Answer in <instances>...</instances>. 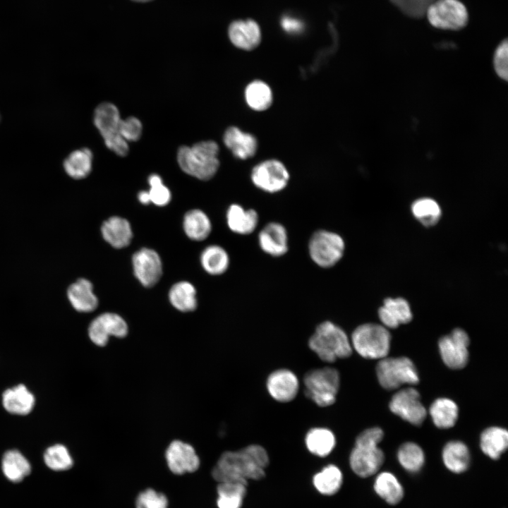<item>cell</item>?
<instances>
[{
  "instance_id": "obj_1",
  "label": "cell",
  "mask_w": 508,
  "mask_h": 508,
  "mask_svg": "<svg viewBox=\"0 0 508 508\" xmlns=\"http://www.w3.org/2000/svg\"><path fill=\"white\" fill-rule=\"evenodd\" d=\"M269 464L265 449L259 445H250L238 451H227L219 457L212 471L213 478L219 483L260 480Z\"/></svg>"
},
{
  "instance_id": "obj_2",
  "label": "cell",
  "mask_w": 508,
  "mask_h": 508,
  "mask_svg": "<svg viewBox=\"0 0 508 508\" xmlns=\"http://www.w3.org/2000/svg\"><path fill=\"white\" fill-rule=\"evenodd\" d=\"M308 344L320 360L327 363H333L337 358H346L353 351L347 334L341 327L329 320L317 325Z\"/></svg>"
},
{
  "instance_id": "obj_3",
  "label": "cell",
  "mask_w": 508,
  "mask_h": 508,
  "mask_svg": "<svg viewBox=\"0 0 508 508\" xmlns=\"http://www.w3.org/2000/svg\"><path fill=\"white\" fill-rule=\"evenodd\" d=\"M218 152L219 146L214 141H201L192 147H181L177 161L185 173L207 181L212 179L219 169Z\"/></svg>"
},
{
  "instance_id": "obj_4",
  "label": "cell",
  "mask_w": 508,
  "mask_h": 508,
  "mask_svg": "<svg viewBox=\"0 0 508 508\" xmlns=\"http://www.w3.org/2000/svg\"><path fill=\"white\" fill-rule=\"evenodd\" d=\"M350 341L353 349L361 356L380 360L389 353L391 334L382 325L364 323L355 328Z\"/></svg>"
},
{
  "instance_id": "obj_5",
  "label": "cell",
  "mask_w": 508,
  "mask_h": 508,
  "mask_svg": "<svg viewBox=\"0 0 508 508\" xmlns=\"http://www.w3.org/2000/svg\"><path fill=\"white\" fill-rule=\"evenodd\" d=\"M305 395L316 405L326 407L332 405L339 389L340 376L332 367L313 369L303 377Z\"/></svg>"
},
{
  "instance_id": "obj_6",
  "label": "cell",
  "mask_w": 508,
  "mask_h": 508,
  "mask_svg": "<svg viewBox=\"0 0 508 508\" xmlns=\"http://www.w3.org/2000/svg\"><path fill=\"white\" fill-rule=\"evenodd\" d=\"M346 243L338 233L325 229L315 231L308 241V253L317 266L328 269L335 266L343 258Z\"/></svg>"
},
{
  "instance_id": "obj_7",
  "label": "cell",
  "mask_w": 508,
  "mask_h": 508,
  "mask_svg": "<svg viewBox=\"0 0 508 508\" xmlns=\"http://www.w3.org/2000/svg\"><path fill=\"white\" fill-rule=\"evenodd\" d=\"M380 385L387 390L396 389L404 385H413L419 382V376L413 361L407 357H385L376 366Z\"/></svg>"
},
{
  "instance_id": "obj_8",
  "label": "cell",
  "mask_w": 508,
  "mask_h": 508,
  "mask_svg": "<svg viewBox=\"0 0 508 508\" xmlns=\"http://www.w3.org/2000/svg\"><path fill=\"white\" fill-rule=\"evenodd\" d=\"M120 121L119 111L111 103H102L95 111L94 123L106 146L116 155L125 156L128 152V145L119 133Z\"/></svg>"
},
{
  "instance_id": "obj_9",
  "label": "cell",
  "mask_w": 508,
  "mask_h": 508,
  "mask_svg": "<svg viewBox=\"0 0 508 508\" xmlns=\"http://www.w3.org/2000/svg\"><path fill=\"white\" fill-rule=\"evenodd\" d=\"M425 16L430 24L437 29L459 30L468 22V13L459 0H435Z\"/></svg>"
},
{
  "instance_id": "obj_10",
  "label": "cell",
  "mask_w": 508,
  "mask_h": 508,
  "mask_svg": "<svg viewBox=\"0 0 508 508\" xmlns=\"http://www.w3.org/2000/svg\"><path fill=\"white\" fill-rule=\"evenodd\" d=\"M250 179L253 185L260 190L275 193L286 187L289 174L283 163L277 159H268L253 167Z\"/></svg>"
},
{
  "instance_id": "obj_11",
  "label": "cell",
  "mask_w": 508,
  "mask_h": 508,
  "mask_svg": "<svg viewBox=\"0 0 508 508\" xmlns=\"http://www.w3.org/2000/svg\"><path fill=\"white\" fill-rule=\"evenodd\" d=\"M469 343L468 334L461 328H455L449 334L441 337L438 347L444 363L454 370L464 368L468 361Z\"/></svg>"
},
{
  "instance_id": "obj_12",
  "label": "cell",
  "mask_w": 508,
  "mask_h": 508,
  "mask_svg": "<svg viewBox=\"0 0 508 508\" xmlns=\"http://www.w3.org/2000/svg\"><path fill=\"white\" fill-rule=\"evenodd\" d=\"M389 406L393 413L414 425H421L427 416L420 394L413 387L404 388L396 392Z\"/></svg>"
},
{
  "instance_id": "obj_13",
  "label": "cell",
  "mask_w": 508,
  "mask_h": 508,
  "mask_svg": "<svg viewBox=\"0 0 508 508\" xmlns=\"http://www.w3.org/2000/svg\"><path fill=\"white\" fill-rule=\"evenodd\" d=\"M128 333L126 321L118 314L104 313L95 318L88 327L91 341L99 346L107 344L110 336L124 337Z\"/></svg>"
},
{
  "instance_id": "obj_14",
  "label": "cell",
  "mask_w": 508,
  "mask_h": 508,
  "mask_svg": "<svg viewBox=\"0 0 508 508\" xmlns=\"http://www.w3.org/2000/svg\"><path fill=\"white\" fill-rule=\"evenodd\" d=\"M258 244L265 254L279 258L287 253L289 249V233L285 226L279 222H270L259 231Z\"/></svg>"
},
{
  "instance_id": "obj_15",
  "label": "cell",
  "mask_w": 508,
  "mask_h": 508,
  "mask_svg": "<svg viewBox=\"0 0 508 508\" xmlns=\"http://www.w3.org/2000/svg\"><path fill=\"white\" fill-rule=\"evenodd\" d=\"M132 264L135 277L145 287L153 286L162 277V260L152 249L143 248L135 252Z\"/></svg>"
},
{
  "instance_id": "obj_16",
  "label": "cell",
  "mask_w": 508,
  "mask_h": 508,
  "mask_svg": "<svg viewBox=\"0 0 508 508\" xmlns=\"http://www.w3.org/2000/svg\"><path fill=\"white\" fill-rule=\"evenodd\" d=\"M385 461V454L378 446L355 445L349 456V464L361 478L375 475Z\"/></svg>"
},
{
  "instance_id": "obj_17",
  "label": "cell",
  "mask_w": 508,
  "mask_h": 508,
  "mask_svg": "<svg viewBox=\"0 0 508 508\" xmlns=\"http://www.w3.org/2000/svg\"><path fill=\"white\" fill-rule=\"evenodd\" d=\"M165 458L169 470L176 475L193 473L200 466V459L194 448L180 440L170 443L166 450Z\"/></svg>"
},
{
  "instance_id": "obj_18",
  "label": "cell",
  "mask_w": 508,
  "mask_h": 508,
  "mask_svg": "<svg viewBox=\"0 0 508 508\" xmlns=\"http://www.w3.org/2000/svg\"><path fill=\"white\" fill-rule=\"evenodd\" d=\"M266 387L269 394L275 401L287 403L297 396L299 389V381L296 374L286 368H280L272 371L266 380Z\"/></svg>"
},
{
  "instance_id": "obj_19",
  "label": "cell",
  "mask_w": 508,
  "mask_h": 508,
  "mask_svg": "<svg viewBox=\"0 0 508 508\" xmlns=\"http://www.w3.org/2000/svg\"><path fill=\"white\" fill-rule=\"evenodd\" d=\"M228 34L234 46L246 51L254 49L261 41L260 26L252 19L232 22L229 27Z\"/></svg>"
},
{
  "instance_id": "obj_20",
  "label": "cell",
  "mask_w": 508,
  "mask_h": 508,
  "mask_svg": "<svg viewBox=\"0 0 508 508\" xmlns=\"http://www.w3.org/2000/svg\"><path fill=\"white\" fill-rule=\"evenodd\" d=\"M259 214L253 208H246L238 203L227 208L226 220L229 229L234 233L246 236L253 233L258 226Z\"/></svg>"
},
{
  "instance_id": "obj_21",
  "label": "cell",
  "mask_w": 508,
  "mask_h": 508,
  "mask_svg": "<svg viewBox=\"0 0 508 508\" xmlns=\"http://www.w3.org/2000/svg\"><path fill=\"white\" fill-rule=\"evenodd\" d=\"M378 317L386 328L394 329L411 321L413 314L409 302L404 298H387L378 310Z\"/></svg>"
},
{
  "instance_id": "obj_22",
  "label": "cell",
  "mask_w": 508,
  "mask_h": 508,
  "mask_svg": "<svg viewBox=\"0 0 508 508\" xmlns=\"http://www.w3.org/2000/svg\"><path fill=\"white\" fill-rule=\"evenodd\" d=\"M223 140L233 155L241 159L252 157L258 149L255 137L236 126H231L226 130Z\"/></svg>"
},
{
  "instance_id": "obj_23",
  "label": "cell",
  "mask_w": 508,
  "mask_h": 508,
  "mask_svg": "<svg viewBox=\"0 0 508 508\" xmlns=\"http://www.w3.org/2000/svg\"><path fill=\"white\" fill-rule=\"evenodd\" d=\"M67 297L72 307L81 313H90L97 308L98 299L89 280L80 278L67 289Z\"/></svg>"
},
{
  "instance_id": "obj_24",
  "label": "cell",
  "mask_w": 508,
  "mask_h": 508,
  "mask_svg": "<svg viewBox=\"0 0 508 508\" xmlns=\"http://www.w3.org/2000/svg\"><path fill=\"white\" fill-rule=\"evenodd\" d=\"M104 239L116 248L128 246L133 237L131 226L124 218L114 216L104 221L101 227Z\"/></svg>"
},
{
  "instance_id": "obj_25",
  "label": "cell",
  "mask_w": 508,
  "mask_h": 508,
  "mask_svg": "<svg viewBox=\"0 0 508 508\" xmlns=\"http://www.w3.org/2000/svg\"><path fill=\"white\" fill-rule=\"evenodd\" d=\"M35 397L23 385H19L4 391L2 394L4 408L16 415H27L35 406Z\"/></svg>"
},
{
  "instance_id": "obj_26",
  "label": "cell",
  "mask_w": 508,
  "mask_h": 508,
  "mask_svg": "<svg viewBox=\"0 0 508 508\" xmlns=\"http://www.w3.org/2000/svg\"><path fill=\"white\" fill-rule=\"evenodd\" d=\"M442 459L445 466L452 473L460 474L468 470L471 454L468 447L462 442H448L443 447Z\"/></svg>"
},
{
  "instance_id": "obj_27",
  "label": "cell",
  "mask_w": 508,
  "mask_h": 508,
  "mask_svg": "<svg viewBox=\"0 0 508 508\" xmlns=\"http://www.w3.org/2000/svg\"><path fill=\"white\" fill-rule=\"evenodd\" d=\"M373 489L378 497L390 505L401 502L404 489L397 477L389 471L379 473L375 478Z\"/></svg>"
},
{
  "instance_id": "obj_28",
  "label": "cell",
  "mask_w": 508,
  "mask_h": 508,
  "mask_svg": "<svg viewBox=\"0 0 508 508\" xmlns=\"http://www.w3.org/2000/svg\"><path fill=\"white\" fill-rule=\"evenodd\" d=\"M480 447L487 456L497 460L508 447L507 430L497 426L486 428L480 435Z\"/></svg>"
},
{
  "instance_id": "obj_29",
  "label": "cell",
  "mask_w": 508,
  "mask_h": 508,
  "mask_svg": "<svg viewBox=\"0 0 508 508\" xmlns=\"http://www.w3.org/2000/svg\"><path fill=\"white\" fill-rule=\"evenodd\" d=\"M305 443L310 453L320 457H324L329 454L334 449L336 438L331 430L327 428L315 427L307 432Z\"/></svg>"
},
{
  "instance_id": "obj_30",
  "label": "cell",
  "mask_w": 508,
  "mask_h": 508,
  "mask_svg": "<svg viewBox=\"0 0 508 508\" xmlns=\"http://www.w3.org/2000/svg\"><path fill=\"white\" fill-rule=\"evenodd\" d=\"M429 413L436 427L447 429L455 425L458 419L459 409L453 400L442 397L433 402Z\"/></svg>"
},
{
  "instance_id": "obj_31",
  "label": "cell",
  "mask_w": 508,
  "mask_h": 508,
  "mask_svg": "<svg viewBox=\"0 0 508 508\" xmlns=\"http://www.w3.org/2000/svg\"><path fill=\"white\" fill-rule=\"evenodd\" d=\"M183 227L188 238L194 241H202L211 233L212 223L203 211L195 209L189 210L184 215Z\"/></svg>"
},
{
  "instance_id": "obj_32",
  "label": "cell",
  "mask_w": 508,
  "mask_h": 508,
  "mask_svg": "<svg viewBox=\"0 0 508 508\" xmlns=\"http://www.w3.org/2000/svg\"><path fill=\"white\" fill-rule=\"evenodd\" d=\"M200 262L202 268L208 274L221 275L228 270L230 258L224 248L218 245H211L202 252Z\"/></svg>"
},
{
  "instance_id": "obj_33",
  "label": "cell",
  "mask_w": 508,
  "mask_h": 508,
  "mask_svg": "<svg viewBox=\"0 0 508 508\" xmlns=\"http://www.w3.org/2000/svg\"><path fill=\"white\" fill-rule=\"evenodd\" d=\"M169 299L171 305L181 312L193 311L198 305L196 290L186 281L179 282L171 287Z\"/></svg>"
},
{
  "instance_id": "obj_34",
  "label": "cell",
  "mask_w": 508,
  "mask_h": 508,
  "mask_svg": "<svg viewBox=\"0 0 508 508\" xmlns=\"http://www.w3.org/2000/svg\"><path fill=\"white\" fill-rule=\"evenodd\" d=\"M2 471L9 480L18 483L30 474L31 466L19 451L12 449L7 451L3 456Z\"/></svg>"
},
{
  "instance_id": "obj_35",
  "label": "cell",
  "mask_w": 508,
  "mask_h": 508,
  "mask_svg": "<svg viewBox=\"0 0 508 508\" xmlns=\"http://www.w3.org/2000/svg\"><path fill=\"white\" fill-rule=\"evenodd\" d=\"M246 483L239 482H222L217 486L218 508H241L246 493Z\"/></svg>"
},
{
  "instance_id": "obj_36",
  "label": "cell",
  "mask_w": 508,
  "mask_h": 508,
  "mask_svg": "<svg viewBox=\"0 0 508 508\" xmlns=\"http://www.w3.org/2000/svg\"><path fill=\"white\" fill-rule=\"evenodd\" d=\"M245 99L252 109L265 111L272 103V92L270 86L259 80L250 83L245 89Z\"/></svg>"
},
{
  "instance_id": "obj_37",
  "label": "cell",
  "mask_w": 508,
  "mask_h": 508,
  "mask_svg": "<svg viewBox=\"0 0 508 508\" xmlns=\"http://www.w3.org/2000/svg\"><path fill=\"white\" fill-rule=\"evenodd\" d=\"M92 155L87 148L71 152L64 162V167L68 176L75 179L86 177L92 169Z\"/></svg>"
},
{
  "instance_id": "obj_38",
  "label": "cell",
  "mask_w": 508,
  "mask_h": 508,
  "mask_svg": "<svg viewBox=\"0 0 508 508\" xmlns=\"http://www.w3.org/2000/svg\"><path fill=\"white\" fill-rule=\"evenodd\" d=\"M397 459L405 471L410 473H417L425 464V454L418 444L407 442L399 447Z\"/></svg>"
},
{
  "instance_id": "obj_39",
  "label": "cell",
  "mask_w": 508,
  "mask_h": 508,
  "mask_svg": "<svg viewBox=\"0 0 508 508\" xmlns=\"http://www.w3.org/2000/svg\"><path fill=\"white\" fill-rule=\"evenodd\" d=\"M343 476L340 469L329 464L313 477V485L322 494L331 495L339 491L342 484Z\"/></svg>"
},
{
  "instance_id": "obj_40",
  "label": "cell",
  "mask_w": 508,
  "mask_h": 508,
  "mask_svg": "<svg viewBox=\"0 0 508 508\" xmlns=\"http://www.w3.org/2000/svg\"><path fill=\"white\" fill-rule=\"evenodd\" d=\"M411 212L415 218L423 226H435L440 219L442 210L433 198H421L411 205Z\"/></svg>"
},
{
  "instance_id": "obj_41",
  "label": "cell",
  "mask_w": 508,
  "mask_h": 508,
  "mask_svg": "<svg viewBox=\"0 0 508 508\" xmlns=\"http://www.w3.org/2000/svg\"><path fill=\"white\" fill-rule=\"evenodd\" d=\"M46 465L51 469L59 471L71 468L73 459L68 449L62 445H54L47 449L44 454Z\"/></svg>"
},
{
  "instance_id": "obj_42",
  "label": "cell",
  "mask_w": 508,
  "mask_h": 508,
  "mask_svg": "<svg viewBox=\"0 0 508 508\" xmlns=\"http://www.w3.org/2000/svg\"><path fill=\"white\" fill-rule=\"evenodd\" d=\"M148 183L151 202L159 207L167 205L171 200V192L163 184L161 177L158 174H151L148 178Z\"/></svg>"
},
{
  "instance_id": "obj_43",
  "label": "cell",
  "mask_w": 508,
  "mask_h": 508,
  "mask_svg": "<svg viewBox=\"0 0 508 508\" xmlns=\"http://www.w3.org/2000/svg\"><path fill=\"white\" fill-rule=\"evenodd\" d=\"M166 495L152 488H147L139 493L135 500L136 508H168Z\"/></svg>"
},
{
  "instance_id": "obj_44",
  "label": "cell",
  "mask_w": 508,
  "mask_h": 508,
  "mask_svg": "<svg viewBox=\"0 0 508 508\" xmlns=\"http://www.w3.org/2000/svg\"><path fill=\"white\" fill-rule=\"evenodd\" d=\"M405 15L412 18L425 16L428 8L435 0H389Z\"/></svg>"
},
{
  "instance_id": "obj_45",
  "label": "cell",
  "mask_w": 508,
  "mask_h": 508,
  "mask_svg": "<svg viewBox=\"0 0 508 508\" xmlns=\"http://www.w3.org/2000/svg\"><path fill=\"white\" fill-rule=\"evenodd\" d=\"M493 68L501 79H508V43L505 39L497 47L493 55Z\"/></svg>"
},
{
  "instance_id": "obj_46",
  "label": "cell",
  "mask_w": 508,
  "mask_h": 508,
  "mask_svg": "<svg viewBox=\"0 0 508 508\" xmlns=\"http://www.w3.org/2000/svg\"><path fill=\"white\" fill-rule=\"evenodd\" d=\"M119 133L126 142L136 141L142 133V123L139 119L133 116L121 119Z\"/></svg>"
},
{
  "instance_id": "obj_47",
  "label": "cell",
  "mask_w": 508,
  "mask_h": 508,
  "mask_svg": "<svg viewBox=\"0 0 508 508\" xmlns=\"http://www.w3.org/2000/svg\"><path fill=\"white\" fill-rule=\"evenodd\" d=\"M384 436L382 430L373 427L362 431L356 438L355 445L378 446Z\"/></svg>"
},
{
  "instance_id": "obj_48",
  "label": "cell",
  "mask_w": 508,
  "mask_h": 508,
  "mask_svg": "<svg viewBox=\"0 0 508 508\" xmlns=\"http://www.w3.org/2000/svg\"><path fill=\"white\" fill-rule=\"evenodd\" d=\"M295 19L285 18L282 21L284 29L287 32H296L299 30L300 23Z\"/></svg>"
},
{
  "instance_id": "obj_49",
  "label": "cell",
  "mask_w": 508,
  "mask_h": 508,
  "mask_svg": "<svg viewBox=\"0 0 508 508\" xmlns=\"http://www.w3.org/2000/svg\"><path fill=\"white\" fill-rule=\"evenodd\" d=\"M138 198L140 202L144 205H147L151 202L149 193L147 190H142L139 192Z\"/></svg>"
},
{
  "instance_id": "obj_50",
  "label": "cell",
  "mask_w": 508,
  "mask_h": 508,
  "mask_svg": "<svg viewBox=\"0 0 508 508\" xmlns=\"http://www.w3.org/2000/svg\"><path fill=\"white\" fill-rule=\"evenodd\" d=\"M133 1H140V2H146V1H149L150 0H133Z\"/></svg>"
}]
</instances>
